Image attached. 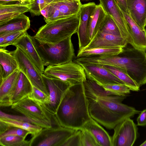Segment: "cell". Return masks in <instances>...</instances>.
Here are the masks:
<instances>
[{
    "mask_svg": "<svg viewBox=\"0 0 146 146\" xmlns=\"http://www.w3.org/2000/svg\"><path fill=\"white\" fill-rule=\"evenodd\" d=\"M53 118L57 125L77 130L91 119L83 82L68 88Z\"/></svg>",
    "mask_w": 146,
    "mask_h": 146,
    "instance_id": "1",
    "label": "cell"
},
{
    "mask_svg": "<svg viewBox=\"0 0 146 146\" xmlns=\"http://www.w3.org/2000/svg\"><path fill=\"white\" fill-rule=\"evenodd\" d=\"M126 96L87 98L91 117L108 129H111L126 119L139 114L140 111L122 103Z\"/></svg>",
    "mask_w": 146,
    "mask_h": 146,
    "instance_id": "2",
    "label": "cell"
},
{
    "mask_svg": "<svg viewBox=\"0 0 146 146\" xmlns=\"http://www.w3.org/2000/svg\"><path fill=\"white\" fill-rule=\"evenodd\" d=\"M92 64L113 66L127 74L140 87L146 83V52L143 50L124 48L119 54L114 55L94 56Z\"/></svg>",
    "mask_w": 146,
    "mask_h": 146,
    "instance_id": "3",
    "label": "cell"
},
{
    "mask_svg": "<svg viewBox=\"0 0 146 146\" xmlns=\"http://www.w3.org/2000/svg\"><path fill=\"white\" fill-rule=\"evenodd\" d=\"M71 37L56 44H50L30 35L33 45L44 66L60 65L72 61L75 55Z\"/></svg>",
    "mask_w": 146,
    "mask_h": 146,
    "instance_id": "4",
    "label": "cell"
},
{
    "mask_svg": "<svg viewBox=\"0 0 146 146\" xmlns=\"http://www.w3.org/2000/svg\"><path fill=\"white\" fill-rule=\"evenodd\" d=\"M80 21V11L77 14L46 23L34 36L47 43L56 44L77 33Z\"/></svg>",
    "mask_w": 146,
    "mask_h": 146,
    "instance_id": "5",
    "label": "cell"
},
{
    "mask_svg": "<svg viewBox=\"0 0 146 146\" xmlns=\"http://www.w3.org/2000/svg\"><path fill=\"white\" fill-rule=\"evenodd\" d=\"M43 74L50 78L59 79L71 86L83 83L87 80L83 67L72 61L60 65L48 66Z\"/></svg>",
    "mask_w": 146,
    "mask_h": 146,
    "instance_id": "6",
    "label": "cell"
},
{
    "mask_svg": "<svg viewBox=\"0 0 146 146\" xmlns=\"http://www.w3.org/2000/svg\"><path fill=\"white\" fill-rule=\"evenodd\" d=\"M77 130L60 126L43 128L30 140V146H62Z\"/></svg>",
    "mask_w": 146,
    "mask_h": 146,
    "instance_id": "7",
    "label": "cell"
},
{
    "mask_svg": "<svg viewBox=\"0 0 146 146\" xmlns=\"http://www.w3.org/2000/svg\"><path fill=\"white\" fill-rule=\"evenodd\" d=\"M11 107L12 109L24 116L52 124V116L41 103L29 96L13 104Z\"/></svg>",
    "mask_w": 146,
    "mask_h": 146,
    "instance_id": "8",
    "label": "cell"
},
{
    "mask_svg": "<svg viewBox=\"0 0 146 146\" xmlns=\"http://www.w3.org/2000/svg\"><path fill=\"white\" fill-rule=\"evenodd\" d=\"M42 76L49 95L48 102L43 106L53 118L64 94L71 85L59 79L50 78L43 74Z\"/></svg>",
    "mask_w": 146,
    "mask_h": 146,
    "instance_id": "9",
    "label": "cell"
},
{
    "mask_svg": "<svg viewBox=\"0 0 146 146\" xmlns=\"http://www.w3.org/2000/svg\"><path fill=\"white\" fill-rule=\"evenodd\" d=\"M11 52L17 62L19 70L28 78L32 85L49 96L42 78V74L39 72L31 60L18 48Z\"/></svg>",
    "mask_w": 146,
    "mask_h": 146,
    "instance_id": "10",
    "label": "cell"
},
{
    "mask_svg": "<svg viewBox=\"0 0 146 146\" xmlns=\"http://www.w3.org/2000/svg\"><path fill=\"white\" fill-rule=\"evenodd\" d=\"M112 146H132L137 138L138 128L133 120L127 118L114 128Z\"/></svg>",
    "mask_w": 146,
    "mask_h": 146,
    "instance_id": "11",
    "label": "cell"
},
{
    "mask_svg": "<svg viewBox=\"0 0 146 146\" xmlns=\"http://www.w3.org/2000/svg\"><path fill=\"white\" fill-rule=\"evenodd\" d=\"M77 63L83 68L87 79L93 80L100 85L113 84L124 85L121 80L100 65L88 63Z\"/></svg>",
    "mask_w": 146,
    "mask_h": 146,
    "instance_id": "12",
    "label": "cell"
},
{
    "mask_svg": "<svg viewBox=\"0 0 146 146\" xmlns=\"http://www.w3.org/2000/svg\"><path fill=\"white\" fill-rule=\"evenodd\" d=\"M121 11L125 20L128 33V43L135 48L146 51V31L145 29L140 27L133 21L128 10Z\"/></svg>",
    "mask_w": 146,
    "mask_h": 146,
    "instance_id": "13",
    "label": "cell"
},
{
    "mask_svg": "<svg viewBox=\"0 0 146 146\" xmlns=\"http://www.w3.org/2000/svg\"><path fill=\"white\" fill-rule=\"evenodd\" d=\"M96 5L94 2L82 5L80 11V21L77 32L79 50L87 46L90 43L88 31L90 17Z\"/></svg>",
    "mask_w": 146,
    "mask_h": 146,
    "instance_id": "14",
    "label": "cell"
},
{
    "mask_svg": "<svg viewBox=\"0 0 146 146\" xmlns=\"http://www.w3.org/2000/svg\"><path fill=\"white\" fill-rule=\"evenodd\" d=\"M127 44V40L121 36L108 34L99 31L88 44L81 49L115 47H121L124 48L126 47Z\"/></svg>",
    "mask_w": 146,
    "mask_h": 146,
    "instance_id": "15",
    "label": "cell"
},
{
    "mask_svg": "<svg viewBox=\"0 0 146 146\" xmlns=\"http://www.w3.org/2000/svg\"><path fill=\"white\" fill-rule=\"evenodd\" d=\"M21 50L31 60L39 72L43 74L44 65L27 31L12 44Z\"/></svg>",
    "mask_w": 146,
    "mask_h": 146,
    "instance_id": "16",
    "label": "cell"
},
{
    "mask_svg": "<svg viewBox=\"0 0 146 146\" xmlns=\"http://www.w3.org/2000/svg\"><path fill=\"white\" fill-rule=\"evenodd\" d=\"M107 14L111 16L117 26L121 36L128 41L129 35L123 15L114 0H99Z\"/></svg>",
    "mask_w": 146,
    "mask_h": 146,
    "instance_id": "17",
    "label": "cell"
},
{
    "mask_svg": "<svg viewBox=\"0 0 146 146\" xmlns=\"http://www.w3.org/2000/svg\"><path fill=\"white\" fill-rule=\"evenodd\" d=\"M20 70L15 71L11 75L0 82V106H11L10 98L17 82Z\"/></svg>",
    "mask_w": 146,
    "mask_h": 146,
    "instance_id": "18",
    "label": "cell"
},
{
    "mask_svg": "<svg viewBox=\"0 0 146 146\" xmlns=\"http://www.w3.org/2000/svg\"><path fill=\"white\" fill-rule=\"evenodd\" d=\"M129 13L141 28H145L146 21V0H126Z\"/></svg>",
    "mask_w": 146,
    "mask_h": 146,
    "instance_id": "19",
    "label": "cell"
},
{
    "mask_svg": "<svg viewBox=\"0 0 146 146\" xmlns=\"http://www.w3.org/2000/svg\"><path fill=\"white\" fill-rule=\"evenodd\" d=\"M17 61L10 52L5 48H0V82L19 69Z\"/></svg>",
    "mask_w": 146,
    "mask_h": 146,
    "instance_id": "20",
    "label": "cell"
},
{
    "mask_svg": "<svg viewBox=\"0 0 146 146\" xmlns=\"http://www.w3.org/2000/svg\"><path fill=\"white\" fill-rule=\"evenodd\" d=\"M32 89L33 85L29 80L20 70L17 82L11 97V106L29 96Z\"/></svg>",
    "mask_w": 146,
    "mask_h": 146,
    "instance_id": "21",
    "label": "cell"
},
{
    "mask_svg": "<svg viewBox=\"0 0 146 146\" xmlns=\"http://www.w3.org/2000/svg\"><path fill=\"white\" fill-rule=\"evenodd\" d=\"M30 26L28 17L23 14L0 24V35L18 31H25Z\"/></svg>",
    "mask_w": 146,
    "mask_h": 146,
    "instance_id": "22",
    "label": "cell"
},
{
    "mask_svg": "<svg viewBox=\"0 0 146 146\" xmlns=\"http://www.w3.org/2000/svg\"><path fill=\"white\" fill-rule=\"evenodd\" d=\"M82 128L86 129L92 134L100 146H112V137L92 118Z\"/></svg>",
    "mask_w": 146,
    "mask_h": 146,
    "instance_id": "23",
    "label": "cell"
},
{
    "mask_svg": "<svg viewBox=\"0 0 146 146\" xmlns=\"http://www.w3.org/2000/svg\"><path fill=\"white\" fill-rule=\"evenodd\" d=\"M107 15L101 5H96L90 17L88 27V34L90 41L101 30Z\"/></svg>",
    "mask_w": 146,
    "mask_h": 146,
    "instance_id": "24",
    "label": "cell"
},
{
    "mask_svg": "<svg viewBox=\"0 0 146 146\" xmlns=\"http://www.w3.org/2000/svg\"><path fill=\"white\" fill-rule=\"evenodd\" d=\"M31 4L0 5V24L5 22L29 11Z\"/></svg>",
    "mask_w": 146,
    "mask_h": 146,
    "instance_id": "25",
    "label": "cell"
},
{
    "mask_svg": "<svg viewBox=\"0 0 146 146\" xmlns=\"http://www.w3.org/2000/svg\"><path fill=\"white\" fill-rule=\"evenodd\" d=\"M59 11L62 18L78 13L82 4L80 1L54 0L51 3Z\"/></svg>",
    "mask_w": 146,
    "mask_h": 146,
    "instance_id": "26",
    "label": "cell"
},
{
    "mask_svg": "<svg viewBox=\"0 0 146 146\" xmlns=\"http://www.w3.org/2000/svg\"><path fill=\"white\" fill-rule=\"evenodd\" d=\"M123 48L121 47L98 48L88 49L79 50L76 58L93 56H107L117 55Z\"/></svg>",
    "mask_w": 146,
    "mask_h": 146,
    "instance_id": "27",
    "label": "cell"
},
{
    "mask_svg": "<svg viewBox=\"0 0 146 146\" xmlns=\"http://www.w3.org/2000/svg\"><path fill=\"white\" fill-rule=\"evenodd\" d=\"M101 65L110 71L121 80L124 85L130 90L138 91L140 90V86L123 71L113 66L105 65Z\"/></svg>",
    "mask_w": 146,
    "mask_h": 146,
    "instance_id": "28",
    "label": "cell"
},
{
    "mask_svg": "<svg viewBox=\"0 0 146 146\" xmlns=\"http://www.w3.org/2000/svg\"><path fill=\"white\" fill-rule=\"evenodd\" d=\"M0 121L10 126L18 127L27 130L30 133L32 137L38 134L43 128L37 125L12 119L0 117Z\"/></svg>",
    "mask_w": 146,
    "mask_h": 146,
    "instance_id": "29",
    "label": "cell"
},
{
    "mask_svg": "<svg viewBox=\"0 0 146 146\" xmlns=\"http://www.w3.org/2000/svg\"><path fill=\"white\" fill-rule=\"evenodd\" d=\"M18 135L9 136L0 138V145L2 146H30V140H27Z\"/></svg>",
    "mask_w": 146,
    "mask_h": 146,
    "instance_id": "30",
    "label": "cell"
},
{
    "mask_svg": "<svg viewBox=\"0 0 146 146\" xmlns=\"http://www.w3.org/2000/svg\"><path fill=\"white\" fill-rule=\"evenodd\" d=\"M0 117L12 119L31 123L40 126L43 128L52 127V124L36 121L26 117L17 115L10 114L4 112L1 110L0 111Z\"/></svg>",
    "mask_w": 146,
    "mask_h": 146,
    "instance_id": "31",
    "label": "cell"
},
{
    "mask_svg": "<svg viewBox=\"0 0 146 146\" xmlns=\"http://www.w3.org/2000/svg\"><path fill=\"white\" fill-rule=\"evenodd\" d=\"M100 31L121 36L119 30L117 25L112 17L107 14L104 23Z\"/></svg>",
    "mask_w": 146,
    "mask_h": 146,
    "instance_id": "32",
    "label": "cell"
},
{
    "mask_svg": "<svg viewBox=\"0 0 146 146\" xmlns=\"http://www.w3.org/2000/svg\"><path fill=\"white\" fill-rule=\"evenodd\" d=\"M27 31H18L0 35V47L5 48L12 44Z\"/></svg>",
    "mask_w": 146,
    "mask_h": 146,
    "instance_id": "33",
    "label": "cell"
},
{
    "mask_svg": "<svg viewBox=\"0 0 146 146\" xmlns=\"http://www.w3.org/2000/svg\"><path fill=\"white\" fill-rule=\"evenodd\" d=\"M101 86L106 90L117 96H127L130 93V90L124 85L113 84Z\"/></svg>",
    "mask_w": 146,
    "mask_h": 146,
    "instance_id": "34",
    "label": "cell"
},
{
    "mask_svg": "<svg viewBox=\"0 0 146 146\" xmlns=\"http://www.w3.org/2000/svg\"><path fill=\"white\" fill-rule=\"evenodd\" d=\"M62 146H82L81 130H77L66 140Z\"/></svg>",
    "mask_w": 146,
    "mask_h": 146,
    "instance_id": "35",
    "label": "cell"
},
{
    "mask_svg": "<svg viewBox=\"0 0 146 146\" xmlns=\"http://www.w3.org/2000/svg\"><path fill=\"white\" fill-rule=\"evenodd\" d=\"M29 96L41 103L43 106L47 103L49 99V95L33 86L32 91Z\"/></svg>",
    "mask_w": 146,
    "mask_h": 146,
    "instance_id": "36",
    "label": "cell"
},
{
    "mask_svg": "<svg viewBox=\"0 0 146 146\" xmlns=\"http://www.w3.org/2000/svg\"><path fill=\"white\" fill-rule=\"evenodd\" d=\"M29 134H30V133L27 130L9 126V128L5 131L0 134V138L9 136L18 135L26 138Z\"/></svg>",
    "mask_w": 146,
    "mask_h": 146,
    "instance_id": "37",
    "label": "cell"
},
{
    "mask_svg": "<svg viewBox=\"0 0 146 146\" xmlns=\"http://www.w3.org/2000/svg\"><path fill=\"white\" fill-rule=\"evenodd\" d=\"M82 133V146H100L92 134L86 129H80Z\"/></svg>",
    "mask_w": 146,
    "mask_h": 146,
    "instance_id": "38",
    "label": "cell"
},
{
    "mask_svg": "<svg viewBox=\"0 0 146 146\" xmlns=\"http://www.w3.org/2000/svg\"><path fill=\"white\" fill-rule=\"evenodd\" d=\"M48 4L45 0H35L31 4L29 11L35 15H40L41 10Z\"/></svg>",
    "mask_w": 146,
    "mask_h": 146,
    "instance_id": "39",
    "label": "cell"
},
{
    "mask_svg": "<svg viewBox=\"0 0 146 146\" xmlns=\"http://www.w3.org/2000/svg\"><path fill=\"white\" fill-rule=\"evenodd\" d=\"M35 0H0V5H28Z\"/></svg>",
    "mask_w": 146,
    "mask_h": 146,
    "instance_id": "40",
    "label": "cell"
},
{
    "mask_svg": "<svg viewBox=\"0 0 146 146\" xmlns=\"http://www.w3.org/2000/svg\"><path fill=\"white\" fill-rule=\"evenodd\" d=\"M137 121L138 126H146V108L139 113Z\"/></svg>",
    "mask_w": 146,
    "mask_h": 146,
    "instance_id": "41",
    "label": "cell"
},
{
    "mask_svg": "<svg viewBox=\"0 0 146 146\" xmlns=\"http://www.w3.org/2000/svg\"><path fill=\"white\" fill-rule=\"evenodd\" d=\"M51 7V5L50 3L48 4L41 11V14L44 16V21L48 18Z\"/></svg>",
    "mask_w": 146,
    "mask_h": 146,
    "instance_id": "42",
    "label": "cell"
},
{
    "mask_svg": "<svg viewBox=\"0 0 146 146\" xmlns=\"http://www.w3.org/2000/svg\"><path fill=\"white\" fill-rule=\"evenodd\" d=\"M117 5L122 11L128 10L126 0H114Z\"/></svg>",
    "mask_w": 146,
    "mask_h": 146,
    "instance_id": "43",
    "label": "cell"
},
{
    "mask_svg": "<svg viewBox=\"0 0 146 146\" xmlns=\"http://www.w3.org/2000/svg\"><path fill=\"white\" fill-rule=\"evenodd\" d=\"M48 4H50L54 0H45Z\"/></svg>",
    "mask_w": 146,
    "mask_h": 146,
    "instance_id": "44",
    "label": "cell"
},
{
    "mask_svg": "<svg viewBox=\"0 0 146 146\" xmlns=\"http://www.w3.org/2000/svg\"><path fill=\"white\" fill-rule=\"evenodd\" d=\"M140 146H146V140L143 143L141 144Z\"/></svg>",
    "mask_w": 146,
    "mask_h": 146,
    "instance_id": "45",
    "label": "cell"
},
{
    "mask_svg": "<svg viewBox=\"0 0 146 146\" xmlns=\"http://www.w3.org/2000/svg\"><path fill=\"white\" fill-rule=\"evenodd\" d=\"M75 0V1H80V0Z\"/></svg>",
    "mask_w": 146,
    "mask_h": 146,
    "instance_id": "46",
    "label": "cell"
},
{
    "mask_svg": "<svg viewBox=\"0 0 146 146\" xmlns=\"http://www.w3.org/2000/svg\"><path fill=\"white\" fill-rule=\"evenodd\" d=\"M145 26H146V22H145Z\"/></svg>",
    "mask_w": 146,
    "mask_h": 146,
    "instance_id": "47",
    "label": "cell"
},
{
    "mask_svg": "<svg viewBox=\"0 0 146 146\" xmlns=\"http://www.w3.org/2000/svg\"></svg>",
    "mask_w": 146,
    "mask_h": 146,
    "instance_id": "48",
    "label": "cell"
}]
</instances>
